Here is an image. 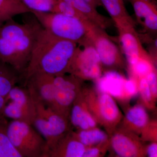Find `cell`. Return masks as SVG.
<instances>
[{
    "instance_id": "34",
    "label": "cell",
    "mask_w": 157,
    "mask_h": 157,
    "mask_svg": "<svg viewBox=\"0 0 157 157\" xmlns=\"http://www.w3.org/2000/svg\"><path fill=\"white\" fill-rule=\"evenodd\" d=\"M85 1H86L96 8L99 6H102L100 0H85Z\"/></svg>"
},
{
    "instance_id": "11",
    "label": "cell",
    "mask_w": 157,
    "mask_h": 157,
    "mask_svg": "<svg viewBox=\"0 0 157 157\" xmlns=\"http://www.w3.org/2000/svg\"><path fill=\"white\" fill-rule=\"evenodd\" d=\"M69 119L73 126L78 130L93 128L97 125V122L89 112L80 91L71 107Z\"/></svg>"
},
{
    "instance_id": "16",
    "label": "cell",
    "mask_w": 157,
    "mask_h": 157,
    "mask_svg": "<svg viewBox=\"0 0 157 157\" xmlns=\"http://www.w3.org/2000/svg\"><path fill=\"white\" fill-rule=\"evenodd\" d=\"M80 91V89L56 88L51 109L68 119L71 107Z\"/></svg>"
},
{
    "instance_id": "7",
    "label": "cell",
    "mask_w": 157,
    "mask_h": 157,
    "mask_svg": "<svg viewBox=\"0 0 157 157\" xmlns=\"http://www.w3.org/2000/svg\"><path fill=\"white\" fill-rule=\"evenodd\" d=\"M118 32V42L122 52L125 56L129 66L140 59H151L142 45L139 34L132 25L116 26Z\"/></svg>"
},
{
    "instance_id": "30",
    "label": "cell",
    "mask_w": 157,
    "mask_h": 157,
    "mask_svg": "<svg viewBox=\"0 0 157 157\" xmlns=\"http://www.w3.org/2000/svg\"><path fill=\"white\" fill-rule=\"evenodd\" d=\"M124 90L126 98H132L136 95L138 92V83L137 80L132 78L125 80Z\"/></svg>"
},
{
    "instance_id": "28",
    "label": "cell",
    "mask_w": 157,
    "mask_h": 157,
    "mask_svg": "<svg viewBox=\"0 0 157 157\" xmlns=\"http://www.w3.org/2000/svg\"><path fill=\"white\" fill-rule=\"evenodd\" d=\"M53 12L76 17L83 21H88L82 14L64 0H57Z\"/></svg>"
},
{
    "instance_id": "6",
    "label": "cell",
    "mask_w": 157,
    "mask_h": 157,
    "mask_svg": "<svg viewBox=\"0 0 157 157\" xmlns=\"http://www.w3.org/2000/svg\"><path fill=\"white\" fill-rule=\"evenodd\" d=\"M83 49L77 46L69 73L82 79H98L102 69L98 53L93 46L86 45Z\"/></svg>"
},
{
    "instance_id": "24",
    "label": "cell",
    "mask_w": 157,
    "mask_h": 157,
    "mask_svg": "<svg viewBox=\"0 0 157 157\" xmlns=\"http://www.w3.org/2000/svg\"><path fill=\"white\" fill-rule=\"evenodd\" d=\"M9 122L0 120V157H21L11 144L7 133Z\"/></svg>"
},
{
    "instance_id": "21",
    "label": "cell",
    "mask_w": 157,
    "mask_h": 157,
    "mask_svg": "<svg viewBox=\"0 0 157 157\" xmlns=\"http://www.w3.org/2000/svg\"><path fill=\"white\" fill-rule=\"evenodd\" d=\"M6 101H12L20 106L36 115V109L33 100L26 87L14 86L6 97Z\"/></svg>"
},
{
    "instance_id": "4",
    "label": "cell",
    "mask_w": 157,
    "mask_h": 157,
    "mask_svg": "<svg viewBox=\"0 0 157 157\" xmlns=\"http://www.w3.org/2000/svg\"><path fill=\"white\" fill-rule=\"evenodd\" d=\"M7 133L11 144L21 157H45L46 140L32 125L12 120L8 124Z\"/></svg>"
},
{
    "instance_id": "19",
    "label": "cell",
    "mask_w": 157,
    "mask_h": 157,
    "mask_svg": "<svg viewBox=\"0 0 157 157\" xmlns=\"http://www.w3.org/2000/svg\"><path fill=\"white\" fill-rule=\"evenodd\" d=\"M111 145L115 153L120 157H136L140 154L137 144L125 134L117 133L113 135Z\"/></svg>"
},
{
    "instance_id": "20",
    "label": "cell",
    "mask_w": 157,
    "mask_h": 157,
    "mask_svg": "<svg viewBox=\"0 0 157 157\" xmlns=\"http://www.w3.org/2000/svg\"><path fill=\"white\" fill-rule=\"evenodd\" d=\"M31 13L18 0H0V25L20 14Z\"/></svg>"
},
{
    "instance_id": "23",
    "label": "cell",
    "mask_w": 157,
    "mask_h": 157,
    "mask_svg": "<svg viewBox=\"0 0 157 157\" xmlns=\"http://www.w3.org/2000/svg\"><path fill=\"white\" fill-rule=\"evenodd\" d=\"M4 115L5 117L11 119L12 120L21 121L31 125L33 124L36 116V114L12 101H8L6 103L4 109Z\"/></svg>"
},
{
    "instance_id": "1",
    "label": "cell",
    "mask_w": 157,
    "mask_h": 157,
    "mask_svg": "<svg viewBox=\"0 0 157 157\" xmlns=\"http://www.w3.org/2000/svg\"><path fill=\"white\" fill-rule=\"evenodd\" d=\"M42 29L34 16L23 23L12 18L0 25V59L12 66L23 78Z\"/></svg>"
},
{
    "instance_id": "29",
    "label": "cell",
    "mask_w": 157,
    "mask_h": 157,
    "mask_svg": "<svg viewBox=\"0 0 157 157\" xmlns=\"http://www.w3.org/2000/svg\"><path fill=\"white\" fill-rule=\"evenodd\" d=\"M136 79L138 83V91H140L142 99L146 103H150L154 98L146 78L144 77Z\"/></svg>"
},
{
    "instance_id": "3",
    "label": "cell",
    "mask_w": 157,
    "mask_h": 157,
    "mask_svg": "<svg viewBox=\"0 0 157 157\" xmlns=\"http://www.w3.org/2000/svg\"><path fill=\"white\" fill-rule=\"evenodd\" d=\"M31 13L44 29L55 36L74 42L79 46L86 41L91 23L90 21L58 13L33 11Z\"/></svg>"
},
{
    "instance_id": "8",
    "label": "cell",
    "mask_w": 157,
    "mask_h": 157,
    "mask_svg": "<svg viewBox=\"0 0 157 157\" xmlns=\"http://www.w3.org/2000/svg\"><path fill=\"white\" fill-rule=\"evenodd\" d=\"M24 84L32 98L52 108L56 92L52 76L45 73H35L25 80Z\"/></svg>"
},
{
    "instance_id": "31",
    "label": "cell",
    "mask_w": 157,
    "mask_h": 157,
    "mask_svg": "<svg viewBox=\"0 0 157 157\" xmlns=\"http://www.w3.org/2000/svg\"><path fill=\"white\" fill-rule=\"evenodd\" d=\"M145 77L150 88L153 98H155L156 97L157 94V78L155 69L149 73Z\"/></svg>"
},
{
    "instance_id": "17",
    "label": "cell",
    "mask_w": 157,
    "mask_h": 157,
    "mask_svg": "<svg viewBox=\"0 0 157 157\" xmlns=\"http://www.w3.org/2000/svg\"><path fill=\"white\" fill-rule=\"evenodd\" d=\"M111 17L115 26L131 25L135 26V22L129 15L124 0H100Z\"/></svg>"
},
{
    "instance_id": "27",
    "label": "cell",
    "mask_w": 157,
    "mask_h": 157,
    "mask_svg": "<svg viewBox=\"0 0 157 157\" xmlns=\"http://www.w3.org/2000/svg\"><path fill=\"white\" fill-rule=\"evenodd\" d=\"M132 78L138 79L146 76L155 69L152 59H140L134 65L129 66Z\"/></svg>"
},
{
    "instance_id": "22",
    "label": "cell",
    "mask_w": 157,
    "mask_h": 157,
    "mask_svg": "<svg viewBox=\"0 0 157 157\" xmlns=\"http://www.w3.org/2000/svg\"><path fill=\"white\" fill-rule=\"evenodd\" d=\"M78 132H71L73 137L86 147L101 144L107 141V135L102 130L96 128L79 130Z\"/></svg>"
},
{
    "instance_id": "9",
    "label": "cell",
    "mask_w": 157,
    "mask_h": 157,
    "mask_svg": "<svg viewBox=\"0 0 157 157\" xmlns=\"http://www.w3.org/2000/svg\"><path fill=\"white\" fill-rule=\"evenodd\" d=\"M135 11L137 22L143 27L147 35L157 38V3L156 0H127Z\"/></svg>"
},
{
    "instance_id": "33",
    "label": "cell",
    "mask_w": 157,
    "mask_h": 157,
    "mask_svg": "<svg viewBox=\"0 0 157 157\" xmlns=\"http://www.w3.org/2000/svg\"><path fill=\"white\" fill-rule=\"evenodd\" d=\"M147 153L150 157L157 156V145L155 143H152L149 145L147 149Z\"/></svg>"
},
{
    "instance_id": "15",
    "label": "cell",
    "mask_w": 157,
    "mask_h": 157,
    "mask_svg": "<svg viewBox=\"0 0 157 157\" xmlns=\"http://www.w3.org/2000/svg\"><path fill=\"white\" fill-rule=\"evenodd\" d=\"M98 79L97 86L100 93L109 94L117 99L126 98L124 90L125 80L115 71H108L105 76Z\"/></svg>"
},
{
    "instance_id": "10",
    "label": "cell",
    "mask_w": 157,
    "mask_h": 157,
    "mask_svg": "<svg viewBox=\"0 0 157 157\" xmlns=\"http://www.w3.org/2000/svg\"><path fill=\"white\" fill-rule=\"evenodd\" d=\"M86 148L70 131L48 147L45 157H83Z\"/></svg>"
},
{
    "instance_id": "2",
    "label": "cell",
    "mask_w": 157,
    "mask_h": 157,
    "mask_svg": "<svg viewBox=\"0 0 157 157\" xmlns=\"http://www.w3.org/2000/svg\"><path fill=\"white\" fill-rule=\"evenodd\" d=\"M77 44L54 36L43 28L24 74V83L36 73L56 76L69 73Z\"/></svg>"
},
{
    "instance_id": "13",
    "label": "cell",
    "mask_w": 157,
    "mask_h": 157,
    "mask_svg": "<svg viewBox=\"0 0 157 157\" xmlns=\"http://www.w3.org/2000/svg\"><path fill=\"white\" fill-rule=\"evenodd\" d=\"M32 98L36 105L37 115L47 121L58 135L63 136L70 132L68 119L57 113L50 107L45 106L39 100Z\"/></svg>"
},
{
    "instance_id": "25",
    "label": "cell",
    "mask_w": 157,
    "mask_h": 157,
    "mask_svg": "<svg viewBox=\"0 0 157 157\" xmlns=\"http://www.w3.org/2000/svg\"><path fill=\"white\" fill-rule=\"evenodd\" d=\"M127 121L137 128H144L148 122V116L145 108L140 105L131 107L126 115Z\"/></svg>"
},
{
    "instance_id": "18",
    "label": "cell",
    "mask_w": 157,
    "mask_h": 157,
    "mask_svg": "<svg viewBox=\"0 0 157 157\" xmlns=\"http://www.w3.org/2000/svg\"><path fill=\"white\" fill-rule=\"evenodd\" d=\"M21 81H23L22 75L0 59V96L6 98L11 90Z\"/></svg>"
},
{
    "instance_id": "32",
    "label": "cell",
    "mask_w": 157,
    "mask_h": 157,
    "mask_svg": "<svg viewBox=\"0 0 157 157\" xmlns=\"http://www.w3.org/2000/svg\"><path fill=\"white\" fill-rule=\"evenodd\" d=\"M101 150L98 146L86 147L83 157H96L100 155Z\"/></svg>"
},
{
    "instance_id": "5",
    "label": "cell",
    "mask_w": 157,
    "mask_h": 157,
    "mask_svg": "<svg viewBox=\"0 0 157 157\" xmlns=\"http://www.w3.org/2000/svg\"><path fill=\"white\" fill-rule=\"evenodd\" d=\"M86 44L94 48L103 67L109 71L123 69L125 66L120 47L107 35L104 29L91 23L87 35Z\"/></svg>"
},
{
    "instance_id": "14",
    "label": "cell",
    "mask_w": 157,
    "mask_h": 157,
    "mask_svg": "<svg viewBox=\"0 0 157 157\" xmlns=\"http://www.w3.org/2000/svg\"><path fill=\"white\" fill-rule=\"evenodd\" d=\"M82 14L88 21L105 29L111 27L114 23L112 19L99 13L96 8L85 0H64Z\"/></svg>"
},
{
    "instance_id": "12",
    "label": "cell",
    "mask_w": 157,
    "mask_h": 157,
    "mask_svg": "<svg viewBox=\"0 0 157 157\" xmlns=\"http://www.w3.org/2000/svg\"><path fill=\"white\" fill-rule=\"evenodd\" d=\"M96 112L100 119L106 124L117 123L121 112L113 97L106 93H101L96 101Z\"/></svg>"
},
{
    "instance_id": "26",
    "label": "cell",
    "mask_w": 157,
    "mask_h": 157,
    "mask_svg": "<svg viewBox=\"0 0 157 157\" xmlns=\"http://www.w3.org/2000/svg\"><path fill=\"white\" fill-rule=\"evenodd\" d=\"M33 11L53 12L57 0H18Z\"/></svg>"
}]
</instances>
